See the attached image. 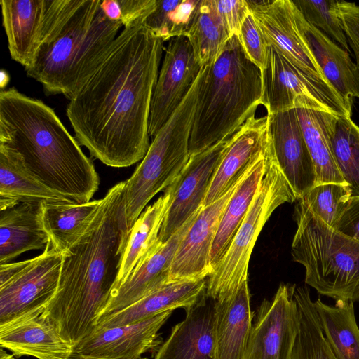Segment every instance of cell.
Wrapping results in <instances>:
<instances>
[{"label":"cell","mask_w":359,"mask_h":359,"mask_svg":"<svg viewBox=\"0 0 359 359\" xmlns=\"http://www.w3.org/2000/svg\"><path fill=\"white\" fill-rule=\"evenodd\" d=\"M146 18L124 26L66 109L79 144L113 168L142 161L150 145V109L164 42L144 25Z\"/></svg>","instance_id":"6da1fadb"},{"label":"cell","mask_w":359,"mask_h":359,"mask_svg":"<svg viewBox=\"0 0 359 359\" xmlns=\"http://www.w3.org/2000/svg\"><path fill=\"white\" fill-rule=\"evenodd\" d=\"M124 181L110 188L86 229L62 253L58 289L41 313L74 348L97 329L128 237Z\"/></svg>","instance_id":"7a4b0ae2"},{"label":"cell","mask_w":359,"mask_h":359,"mask_svg":"<svg viewBox=\"0 0 359 359\" xmlns=\"http://www.w3.org/2000/svg\"><path fill=\"white\" fill-rule=\"evenodd\" d=\"M0 144L41 183L75 203L90 201L98 189L93 161L54 109L14 87L0 91Z\"/></svg>","instance_id":"3957f363"},{"label":"cell","mask_w":359,"mask_h":359,"mask_svg":"<svg viewBox=\"0 0 359 359\" xmlns=\"http://www.w3.org/2000/svg\"><path fill=\"white\" fill-rule=\"evenodd\" d=\"M262 71L245 53L237 36L215 62L203 67L191 132L189 155L231 136L262 104Z\"/></svg>","instance_id":"277c9868"},{"label":"cell","mask_w":359,"mask_h":359,"mask_svg":"<svg viewBox=\"0 0 359 359\" xmlns=\"http://www.w3.org/2000/svg\"><path fill=\"white\" fill-rule=\"evenodd\" d=\"M100 3L81 0L59 35L42 46L25 69L47 95L62 94L70 100L110 53L123 25L109 19Z\"/></svg>","instance_id":"5b68a950"},{"label":"cell","mask_w":359,"mask_h":359,"mask_svg":"<svg viewBox=\"0 0 359 359\" xmlns=\"http://www.w3.org/2000/svg\"><path fill=\"white\" fill-rule=\"evenodd\" d=\"M291 254L305 283L335 300L359 302V242L327 225L297 200Z\"/></svg>","instance_id":"8992f818"},{"label":"cell","mask_w":359,"mask_h":359,"mask_svg":"<svg viewBox=\"0 0 359 359\" xmlns=\"http://www.w3.org/2000/svg\"><path fill=\"white\" fill-rule=\"evenodd\" d=\"M202 73L201 69L181 104L153 137L133 175L124 181L123 204L129 230L151 199L175 180L189 158Z\"/></svg>","instance_id":"52a82bcc"},{"label":"cell","mask_w":359,"mask_h":359,"mask_svg":"<svg viewBox=\"0 0 359 359\" xmlns=\"http://www.w3.org/2000/svg\"><path fill=\"white\" fill-rule=\"evenodd\" d=\"M296 201L276 159L270 135L265 172L229 248L208 276V297L222 302L248 280L249 261L263 226L278 207Z\"/></svg>","instance_id":"ba28073f"},{"label":"cell","mask_w":359,"mask_h":359,"mask_svg":"<svg viewBox=\"0 0 359 359\" xmlns=\"http://www.w3.org/2000/svg\"><path fill=\"white\" fill-rule=\"evenodd\" d=\"M81 0H0L11 57L30 67L40 48L54 40Z\"/></svg>","instance_id":"9c48e42d"},{"label":"cell","mask_w":359,"mask_h":359,"mask_svg":"<svg viewBox=\"0 0 359 359\" xmlns=\"http://www.w3.org/2000/svg\"><path fill=\"white\" fill-rule=\"evenodd\" d=\"M262 81V105L269 115L308 109L338 116H351L352 108L332 86L313 80L270 46Z\"/></svg>","instance_id":"30bf717a"},{"label":"cell","mask_w":359,"mask_h":359,"mask_svg":"<svg viewBox=\"0 0 359 359\" xmlns=\"http://www.w3.org/2000/svg\"><path fill=\"white\" fill-rule=\"evenodd\" d=\"M62 259L49 242L41 255L21 261L17 272L0 285V327L43 312L58 289Z\"/></svg>","instance_id":"8fae6325"},{"label":"cell","mask_w":359,"mask_h":359,"mask_svg":"<svg viewBox=\"0 0 359 359\" xmlns=\"http://www.w3.org/2000/svg\"><path fill=\"white\" fill-rule=\"evenodd\" d=\"M295 288L281 283L258 306L243 359H291L299 328Z\"/></svg>","instance_id":"7c38bea8"},{"label":"cell","mask_w":359,"mask_h":359,"mask_svg":"<svg viewBox=\"0 0 359 359\" xmlns=\"http://www.w3.org/2000/svg\"><path fill=\"white\" fill-rule=\"evenodd\" d=\"M233 135L208 149L191 155L175 180L169 186L172 198L159 238L165 242L202 207L217 168Z\"/></svg>","instance_id":"4fadbf2b"},{"label":"cell","mask_w":359,"mask_h":359,"mask_svg":"<svg viewBox=\"0 0 359 359\" xmlns=\"http://www.w3.org/2000/svg\"><path fill=\"white\" fill-rule=\"evenodd\" d=\"M247 1L267 46L276 48L313 80L331 86L303 37L297 18V8L293 1Z\"/></svg>","instance_id":"5bb4252c"},{"label":"cell","mask_w":359,"mask_h":359,"mask_svg":"<svg viewBox=\"0 0 359 359\" xmlns=\"http://www.w3.org/2000/svg\"><path fill=\"white\" fill-rule=\"evenodd\" d=\"M202 68L187 36L168 41L152 95L150 137L156 135L181 104Z\"/></svg>","instance_id":"9a60e30c"},{"label":"cell","mask_w":359,"mask_h":359,"mask_svg":"<svg viewBox=\"0 0 359 359\" xmlns=\"http://www.w3.org/2000/svg\"><path fill=\"white\" fill-rule=\"evenodd\" d=\"M172 311L130 325L98 327L74 352L88 359H140L144 353H156L163 343L159 330Z\"/></svg>","instance_id":"2e32d148"},{"label":"cell","mask_w":359,"mask_h":359,"mask_svg":"<svg viewBox=\"0 0 359 359\" xmlns=\"http://www.w3.org/2000/svg\"><path fill=\"white\" fill-rule=\"evenodd\" d=\"M198 211L167 241L159 243L128 277L112 290L97 322L170 284L171 266L176 252Z\"/></svg>","instance_id":"e0dca14e"},{"label":"cell","mask_w":359,"mask_h":359,"mask_svg":"<svg viewBox=\"0 0 359 359\" xmlns=\"http://www.w3.org/2000/svg\"><path fill=\"white\" fill-rule=\"evenodd\" d=\"M243 175L220 198L200 209L176 252L171 266L170 284L203 280L212 273L210 254L218 225Z\"/></svg>","instance_id":"ac0fdd59"},{"label":"cell","mask_w":359,"mask_h":359,"mask_svg":"<svg viewBox=\"0 0 359 359\" xmlns=\"http://www.w3.org/2000/svg\"><path fill=\"white\" fill-rule=\"evenodd\" d=\"M269 133L276 159L297 201L316 185V174L296 109L269 115Z\"/></svg>","instance_id":"d6986e66"},{"label":"cell","mask_w":359,"mask_h":359,"mask_svg":"<svg viewBox=\"0 0 359 359\" xmlns=\"http://www.w3.org/2000/svg\"><path fill=\"white\" fill-rule=\"evenodd\" d=\"M270 139L269 115L251 116L232 137L210 184L203 206L209 205L236 184Z\"/></svg>","instance_id":"ffe728a7"},{"label":"cell","mask_w":359,"mask_h":359,"mask_svg":"<svg viewBox=\"0 0 359 359\" xmlns=\"http://www.w3.org/2000/svg\"><path fill=\"white\" fill-rule=\"evenodd\" d=\"M204 295L185 309L183 320L175 325L154 359H213L215 301Z\"/></svg>","instance_id":"44dd1931"},{"label":"cell","mask_w":359,"mask_h":359,"mask_svg":"<svg viewBox=\"0 0 359 359\" xmlns=\"http://www.w3.org/2000/svg\"><path fill=\"white\" fill-rule=\"evenodd\" d=\"M255 313L248 280L222 302L215 303L213 359H243Z\"/></svg>","instance_id":"7402d4cb"},{"label":"cell","mask_w":359,"mask_h":359,"mask_svg":"<svg viewBox=\"0 0 359 359\" xmlns=\"http://www.w3.org/2000/svg\"><path fill=\"white\" fill-rule=\"evenodd\" d=\"M0 346L17 357L37 359H67L74 351L55 325L42 314L0 327Z\"/></svg>","instance_id":"603a6c76"},{"label":"cell","mask_w":359,"mask_h":359,"mask_svg":"<svg viewBox=\"0 0 359 359\" xmlns=\"http://www.w3.org/2000/svg\"><path fill=\"white\" fill-rule=\"evenodd\" d=\"M43 203H20L0 210V264L50 242L42 219Z\"/></svg>","instance_id":"cb8c5ba5"},{"label":"cell","mask_w":359,"mask_h":359,"mask_svg":"<svg viewBox=\"0 0 359 359\" xmlns=\"http://www.w3.org/2000/svg\"><path fill=\"white\" fill-rule=\"evenodd\" d=\"M207 280L173 283L142 298L126 309L98 320V327L130 325L178 308L184 310L206 294Z\"/></svg>","instance_id":"d4e9b609"},{"label":"cell","mask_w":359,"mask_h":359,"mask_svg":"<svg viewBox=\"0 0 359 359\" xmlns=\"http://www.w3.org/2000/svg\"><path fill=\"white\" fill-rule=\"evenodd\" d=\"M297 18L303 37L323 76L352 108L354 98L352 86L355 63L353 62L347 51L309 23L298 8Z\"/></svg>","instance_id":"484cf974"},{"label":"cell","mask_w":359,"mask_h":359,"mask_svg":"<svg viewBox=\"0 0 359 359\" xmlns=\"http://www.w3.org/2000/svg\"><path fill=\"white\" fill-rule=\"evenodd\" d=\"M269 142L245 171L222 215L210 254L212 270L229 248L248 211L266 170Z\"/></svg>","instance_id":"4316f807"},{"label":"cell","mask_w":359,"mask_h":359,"mask_svg":"<svg viewBox=\"0 0 359 359\" xmlns=\"http://www.w3.org/2000/svg\"><path fill=\"white\" fill-rule=\"evenodd\" d=\"M20 203H75L31 175L18 157L0 144V210Z\"/></svg>","instance_id":"83f0119b"},{"label":"cell","mask_w":359,"mask_h":359,"mask_svg":"<svg viewBox=\"0 0 359 359\" xmlns=\"http://www.w3.org/2000/svg\"><path fill=\"white\" fill-rule=\"evenodd\" d=\"M171 198L172 191L168 187L163 195L153 204L145 208L129 230L119 272L113 289L120 285L161 242L159 233Z\"/></svg>","instance_id":"f1b7e54d"},{"label":"cell","mask_w":359,"mask_h":359,"mask_svg":"<svg viewBox=\"0 0 359 359\" xmlns=\"http://www.w3.org/2000/svg\"><path fill=\"white\" fill-rule=\"evenodd\" d=\"M296 111L315 166L316 185L346 183L334 161L331 145L338 116L308 109Z\"/></svg>","instance_id":"f546056e"},{"label":"cell","mask_w":359,"mask_h":359,"mask_svg":"<svg viewBox=\"0 0 359 359\" xmlns=\"http://www.w3.org/2000/svg\"><path fill=\"white\" fill-rule=\"evenodd\" d=\"M354 302L337 299L328 305L318 298L313 302L324 336L337 359H359V327Z\"/></svg>","instance_id":"4dcf8cb0"},{"label":"cell","mask_w":359,"mask_h":359,"mask_svg":"<svg viewBox=\"0 0 359 359\" xmlns=\"http://www.w3.org/2000/svg\"><path fill=\"white\" fill-rule=\"evenodd\" d=\"M100 202L43 203V224L52 247L61 253L69 249L86 229Z\"/></svg>","instance_id":"1f68e13d"},{"label":"cell","mask_w":359,"mask_h":359,"mask_svg":"<svg viewBox=\"0 0 359 359\" xmlns=\"http://www.w3.org/2000/svg\"><path fill=\"white\" fill-rule=\"evenodd\" d=\"M201 67L212 64L230 39L215 0H200L186 36Z\"/></svg>","instance_id":"d6a6232c"},{"label":"cell","mask_w":359,"mask_h":359,"mask_svg":"<svg viewBox=\"0 0 359 359\" xmlns=\"http://www.w3.org/2000/svg\"><path fill=\"white\" fill-rule=\"evenodd\" d=\"M299 328L291 359H337L323 332L307 286L296 287Z\"/></svg>","instance_id":"836d02e7"},{"label":"cell","mask_w":359,"mask_h":359,"mask_svg":"<svg viewBox=\"0 0 359 359\" xmlns=\"http://www.w3.org/2000/svg\"><path fill=\"white\" fill-rule=\"evenodd\" d=\"M334 161L351 191L359 196V126L351 117L338 116L331 139Z\"/></svg>","instance_id":"e575fe53"},{"label":"cell","mask_w":359,"mask_h":359,"mask_svg":"<svg viewBox=\"0 0 359 359\" xmlns=\"http://www.w3.org/2000/svg\"><path fill=\"white\" fill-rule=\"evenodd\" d=\"M200 0H157L144 25L163 42L186 36Z\"/></svg>","instance_id":"d590c367"},{"label":"cell","mask_w":359,"mask_h":359,"mask_svg":"<svg viewBox=\"0 0 359 359\" xmlns=\"http://www.w3.org/2000/svg\"><path fill=\"white\" fill-rule=\"evenodd\" d=\"M351 197L348 184L323 183L315 185L300 200L327 225L334 228Z\"/></svg>","instance_id":"8d00e7d4"},{"label":"cell","mask_w":359,"mask_h":359,"mask_svg":"<svg viewBox=\"0 0 359 359\" xmlns=\"http://www.w3.org/2000/svg\"><path fill=\"white\" fill-rule=\"evenodd\" d=\"M293 2L309 23L351 53L339 17L338 0H295Z\"/></svg>","instance_id":"74e56055"},{"label":"cell","mask_w":359,"mask_h":359,"mask_svg":"<svg viewBox=\"0 0 359 359\" xmlns=\"http://www.w3.org/2000/svg\"><path fill=\"white\" fill-rule=\"evenodd\" d=\"M238 38L248 59L264 70L267 61L268 46L251 13L245 20Z\"/></svg>","instance_id":"f35d334b"},{"label":"cell","mask_w":359,"mask_h":359,"mask_svg":"<svg viewBox=\"0 0 359 359\" xmlns=\"http://www.w3.org/2000/svg\"><path fill=\"white\" fill-rule=\"evenodd\" d=\"M217 12L229 36H238L241 27L250 13L245 0H215Z\"/></svg>","instance_id":"ab89813d"},{"label":"cell","mask_w":359,"mask_h":359,"mask_svg":"<svg viewBox=\"0 0 359 359\" xmlns=\"http://www.w3.org/2000/svg\"><path fill=\"white\" fill-rule=\"evenodd\" d=\"M333 229L359 242V196L351 197Z\"/></svg>","instance_id":"60d3db41"},{"label":"cell","mask_w":359,"mask_h":359,"mask_svg":"<svg viewBox=\"0 0 359 359\" xmlns=\"http://www.w3.org/2000/svg\"><path fill=\"white\" fill-rule=\"evenodd\" d=\"M156 1L157 0H118L123 27L149 15L155 9Z\"/></svg>","instance_id":"b9f144b4"},{"label":"cell","mask_w":359,"mask_h":359,"mask_svg":"<svg viewBox=\"0 0 359 359\" xmlns=\"http://www.w3.org/2000/svg\"><path fill=\"white\" fill-rule=\"evenodd\" d=\"M339 13L347 38L359 45V6L353 2L339 1Z\"/></svg>","instance_id":"7bdbcfd3"},{"label":"cell","mask_w":359,"mask_h":359,"mask_svg":"<svg viewBox=\"0 0 359 359\" xmlns=\"http://www.w3.org/2000/svg\"><path fill=\"white\" fill-rule=\"evenodd\" d=\"M100 7L109 19L121 22V9L118 0L101 1Z\"/></svg>","instance_id":"ee69618b"},{"label":"cell","mask_w":359,"mask_h":359,"mask_svg":"<svg viewBox=\"0 0 359 359\" xmlns=\"http://www.w3.org/2000/svg\"><path fill=\"white\" fill-rule=\"evenodd\" d=\"M348 41L349 46L353 51L355 59L352 93L353 97L359 98V45L351 39H348Z\"/></svg>","instance_id":"f6af8a7d"},{"label":"cell","mask_w":359,"mask_h":359,"mask_svg":"<svg viewBox=\"0 0 359 359\" xmlns=\"http://www.w3.org/2000/svg\"><path fill=\"white\" fill-rule=\"evenodd\" d=\"M9 81H10V76H9L8 72L6 70L2 69L0 72V86H1V90L6 89L5 88L7 86V84H8Z\"/></svg>","instance_id":"bcb514c9"},{"label":"cell","mask_w":359,"mask_h":359,"mask_svg":"<svg viewBox=\"0 0 359 359\" xmlns=\"http://www.w3.org/2000/svg\"><path fill=\"white\" fill-rule=\"evenodd\" d=\"M0 359H15L13 354L7 353L4 348L1 347L0 349Z\"/></svg>","instance_id":"7dc6e473"},{"label":"cell","mask_w":359,"mask_h":359,"mask_svg":"<svg viewBox=\"0 0 359 359\" xmlns=\"http://www.w3.org/2000/svg\"><path fill=\"white\" fill-rule=\"evenodd\" d=\"M67 359H88L86 358H83L80 355L77 354L76 353L74 352L71 354V355L67 358ZM140 359H147V358H141Z\"/></svg>","instance_id":"c3c4849f"}]
</instances>
